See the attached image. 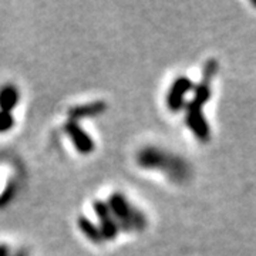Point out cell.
<instances>
[{"instance_id": "obj_1", "label": "cell", "mask_w": 256, "mask_h": 256, "mask_svg": "<svg viewBox=\"0 0 256 256\" xmlns=\"http://www.w3.org/2000/svg\"><path fill=\"white\" fill-rule=\"evenodd\" d=\"M218 68L220 66L215 58H210L205 63L201 82L194 87L192 98L185 104V124L200 142H208L210 140V128L204 116V108L212 97V82Z\"/></svg>"}, {"instance_id": "obj_2", "label": "cell", "mask_w": 256, "mask_h": 256, "mask_svg": "<svg viewBox=\"0 0 256 256\" xmlns=\"http://www.w3.org/2000/svg\"><path fill=\"white\" fill-rule=\"evenodd\" d=\"M137 164L144 170H158L176 184L186 182L191 176V165L182 156H175L158 146H144L140 150Z\"/></svg>"}, {"instance_id": "obj_3", "label": "cell", "mask_w": 256, "mask_h": 256, "mask_svg": "<svg viewBox=\"0 0 256 256\" xmlns=\"http://www.w3.org/2000/svg\"><path fill=\"white\" fill-rule=\"evenodd\" d=\"M106 202L118 224L120 232H141L146 229V216L144 212L136 208L124 194L114 192Z\"/></svg>"}, {"instance_id": "obj_4", "label": "cell", "mask_w": 256, "mask_h": 256, "mask_svg": "<svg viewBox=\"0 0 256 256\" xmlns=\"http://www.w3.org/2000/svg\"><path fill=\"white\" fill-rule=\"evenodd\" d=\"M194 82L190 77H186V76H180V77H176L172 84H171V87H170V90L166 92V107H168V110L172 111V112H178V111H181L185 107V104H186V96H188V92H194Z\"/></svg>"}, {"instance_id": "obj_5", "label": "cell", "mask_w": 256, "mask_h": 256, "mask_svg": "<svg viewBox=\"0 0 256 256\" xmlns=\"http://www.w3.org/2000/svg\"><path fill=\"white\" fill-rule=\"evenodd\" d=\"M92 210L97 216V225L100 228L104 240H114L118 236L120 228L116 218L112 216L106 201L96 200L92 202Z\"/></svg>"}, {"instance_id": "obj_6", "label": "cell", "mask_w": 256, "mask_h": 256, "mask_svg": "<svg viewBox=\"0 0 256 256\" xmlns=\"http://www.w3.org/2000/svg\"><path fill=\"white\" fill-rule=\"evenodd\" d=\"M64 131L78 154L88 156L94 151L96 144H94L92 138L90 137V134L80 126V122H77L74 120H68L64 124Z\"/></svg>"}, {"instance_id": "obj_7", "label": "cell", "mask_w": 256, "mask_h": 256, "mask_svg": "<svg viewBox=\"0 0 256 256\" xmlns=\"http://www.w3.org/2000/svg\"><path fill=\"white\" fill-rule=\"evenodd\" d=\"M106 110H107L106 102H102V101H92V102L78 104V106L72 107L68 110V116H70V120H74V121L78 122L80 120L92 118V117L101 116Z\"/></svg>"}, {"instance_id": "obj_8", "label": "cell", "mask_w": 256, "mask_h": 256, "mask_svg": "<svg viewBox=\"0 0 256 256\" xmlns=\"http://www.w3.org/2000/svg\"><path fill=\"white\" fill-rule=\"evenodd\" d=\"M20 92L14 84H4L0 87V111L13 112L18 106Z\"/></svg>"}, {"instance_id": "obj_9", "label": "cell", "mask_w": 256, "mask_h": 256, "mask_svg": "<svg viewBox=\"0 0 256 256\" xmlns=\"http://www.w3.org/2000/svg\"><path fill=\"white\" fill-rule=\"evenodd\" d=\"M77 225H78V229L84 235V238H87L92 244H96V245H101L104 242V238H102V234H101L98 225L92 220L90 218L82 215L78 220H77Z\"/></svg>"}, {"instance_id": "obj_10", "label": "cell", "mask_w": 256, "mask_h": 256, "mask_svg": "<svg viewBox=\"0 0 256 256\" xmlns=\"http://www.w3.org/2000/svg\"><path fill=\"white\" fill-rule=\"evenodd\" d=\"M14 194H16V184L9 181V184H6V186L0 192V208L6 206L13 200Z\"/></svg>"}, {"instance_id": "obj_11", "label": "cell", "mask_w": 256, "mask_h": 256, "mask_svg": "<svg viewBox=\"0 0 256 256\" xmlns=\"http://www.w3.org/2000/svg\"><path fill=\"white\" fill-rule=\"evenodd\" d=\"M14 127V117L13 112L8 111H0V134L9 132L10 130Z\"/></svg>"}, {"instance_id": "obj_12", "label": "cell", "mask_w": 256, "mask_h": 256, "mask_svg": "<svg viewBox=\"0 0 256 256\" xmlns=\"http://www.w3.org/2000/svg\"><path fill=\"white\" fill-rule=\"evenodd\" d=\"M0 256H10V248L4 244H0Z\"/></svg>"}, {"instance_id": "obj_13", "label": "cell", "mask_w": 256, "mask_h": 256, "mask_svg": "<svg viewBox=\"0 0 256 256\" xmlns=\"http://www.w3.org/2000/svg\"><path fill=\"white\" fill-rule=\"evenodd\" d=\"M10 256H12V255H10ZM16 256H26V254H24V252H20V254H18Z\"/></svg>"}, {"instance_id": "obj_14", "label": "cell", "mask_w": 256, "mask_h": 256, "mask_svg": "<svg viewBox=\"0 0 256 256\" xmlns=\"http://www.w3.org/2000/svg\"><path fill=\"white\" fill-rule=\"evenodd\" d=\"M252 4H254V6H256V2H252Z\"/></svg>"}]
</instances>
